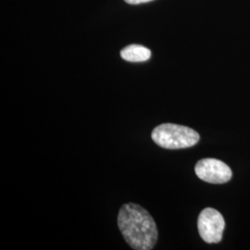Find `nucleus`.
Listing matches in <instances>:
<instances>
[{
	"instance_id": "obj_1",
	"label": "nucleus",
	"mask_w": 250,
	"mask_h": 250,
	"mask_svg": "<svg viewBox=\"0 0 250 250\" xmlns=\"http://www.w3.org/2000/svg\"><path fill=\"white\" fill-rule=\"evenodd\" d=\"M118 226L133 250H153L158 240L159 232L154 219L146 209L137 204L127 203L121 208Z\"/></svg>"
},
{
	"instance_id": "obj_2",
	"label": "nucleus",
	"mask_w": 250,
	"mask_h": 250,
	"mask_svg": "<svg viewBox=\"0 0 250 250\" xmlns=\"http://www.w3.org/2000/svg\"><path fill=\"white\" fill-rule=\"evenodd\" d=\"M152 140L166 149L188 148L199 141V134L192 128L174 124L157 126L151 134Z\"/></svg>"
},
{
	"instance_id": "obj_3",
	"label": "nucleus",
	"mask_w": 250,
	"mask_h": 250,
	"mask_svg": "<svg viewBox=\"0 0 250 250\" xmlns=\"http://www.w3.org/2000/svg\"><path fill=\"white\" fill-rule=\"evenodd\" d=\"M197 228L201 238L208 244L222 241L225 228L224 217L212 208H204L198 217Z\"/></svg>"
},
{
	"instance_id": "obj_4",
	"label": "nucleus",
	"mask_w": 250,
	"mask_h": 250,
	"mask_svg": "<svg viewBox=\"0 0 250 250\" xmlns=\"http://www.w3.org/2000/svg\"><path fill=\"white\" fill-rule=\"evenodd\" d=\"M197 177L210 184H225L232 178V170L224 162L216 159H203L195 167Z\"/></svg>"
},
{
	"instance_id": "obj_5",
	"label": "nucleus",
	"mask_w": 250,
	"mask_h": 250,
	"mask_svg": "<svg viewBox=\"0 0 250 250\" xmlns=\"http://www.w3.org/2000/svg\"><path fill=\"white\" fill-rule=\"evenodd\" d=\"M121 57L130 62H144L150 59L151 51L143 45H130L121 51Z\"/></svg>"
},
{
	"instance_id": "obj_6",
	"label": "nucleus",
	"mask_w": 250,
	"mask_h": 250,
	"mask_svg": "<svg viewBox=\"0 0 250 250\" xmlns=\"http://www.w3.org/2000/svg\"><path fill=\"white\" fill-rule=\"evenodd\" d=\"M126 3L132 4V5H137V4H142V3H146L150 2L152 0H125Z\"/></svg>"
}]
</instances>
